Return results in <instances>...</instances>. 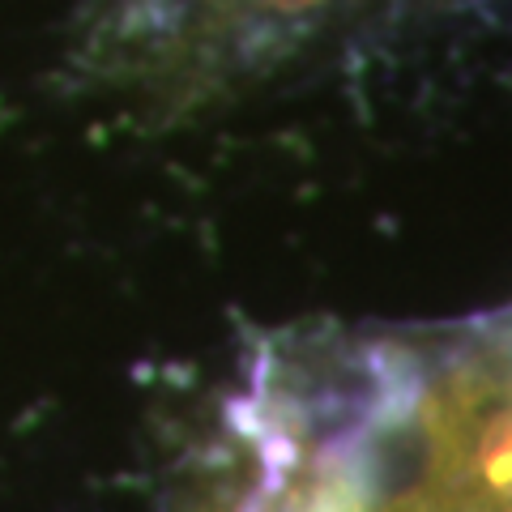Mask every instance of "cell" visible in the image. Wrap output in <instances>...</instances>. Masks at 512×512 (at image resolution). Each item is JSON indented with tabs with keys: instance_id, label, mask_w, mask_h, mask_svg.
<instances>
[{
	"instance_id": "obj_1",
	"label": "cell",
	"mask_w": 512,
	"mask_h": 512,
	"mask_svg": "<svg viewBox=\"0 0 512 512\" xmlns=\"http://www.w3.org/2000/svg\"><path fill=\"white\" fill-rule=\"evenodd\" d=\"M414 367L359 380L256 376L222 419L192 512H372Z\"/></svg>"
},
{
	"instance_id": "obj_2",
	"label": "cell",
	"mask_w": 512,
	"mask_h": 512,
	"mask_svg": "<svg viewBox=\"0 0 512 512\" xmlns=\"http://www.w3.org/2000/svg\"><path fill=\"white\" fill-rule=\"evenodd\" d=\"M261 13H274V18H299V13L320 9L325 0H252Z\"/></svg>"
}]
</instances>
